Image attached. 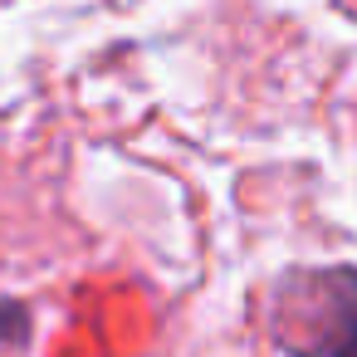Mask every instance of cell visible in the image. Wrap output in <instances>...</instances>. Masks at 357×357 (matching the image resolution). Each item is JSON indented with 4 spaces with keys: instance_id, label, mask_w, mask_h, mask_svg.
<instances>
[{
    "instance_id": "6da1fadb",
    "label": "cell",
    "mask_w": 357,
    "mask_h": 357,
    "mask_svg": "<svg viewBox=\"0 0 357 357\" xmlns=\"http://www.w3.org/2000/svg\"><path fill=\"white\" fill-rule=\"evenodd\" d=\"M264 328L284 357H357V269H289L264 294Z\"/></svg>"
}]
</instances>
